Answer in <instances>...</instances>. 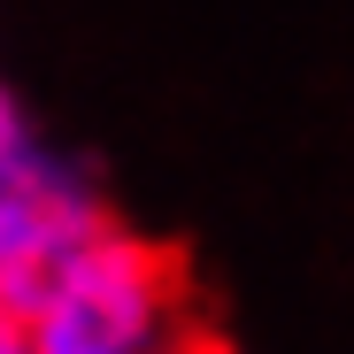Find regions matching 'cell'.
Here are the masks:
<instances>
[{
    "label": "cell",
    "instance_id": "3957f363",
    "mask_svg": "<svg viewBox=\"0 0 354 354\" xmlns=\"http://www.w3.org/2000/svg\"><path fill=\"white\" fill-rule=\"evenodd\" d=\"M0 354H31V339H24V308L0 292Z\"/></svg>",
    "mask_w": 354,
    "mask_h": 354
},
{
    "label": "cell",
    "instance_id": "277c9868",
    "mask_svg": "<svg viewBox=\"0 0 354 354\" xmlns=\"http://www.w3.org/2000/svg\"><path fill=\"white\" fill-rule=\"evenodd\" d=\"M169 354H231V346H216V339H201V331H185V339H177Z\"/></svg>",
    "mask_w": 354,
    "mask_h": 354
},
{
    "label": "cell",
    "instance_id": "7a4b0ae2",
    "mask_svg": "<svg viewBox=\"0 0 354 354\" xmlns=\"http://www.w3.org/2000/svg\"><path fill=\"white\" fill-rule=\"evenodd\" d=\"M100 223H115V216L100 201V177L85 169V154H70L0 85V292L24 301Z\"/></svg>",
    "mask_w": 354,
    "mask_h": 354
},
{
    "label": "cell",
    "instance_id": "6da1fadb",
    "mask_svg": "<svg viewBox=\"0 0 354 354\" xmlns=\"http://www.w3.org/2000/svg\"><path fill=\"white\" fill-rule=\"evenodd\" d=\"M31 354H169L185 339V277L124 223H100L24 292Z\"/></svg>",
    "mask_w": 354,
    "mask_h": 354
}]
</instances>
